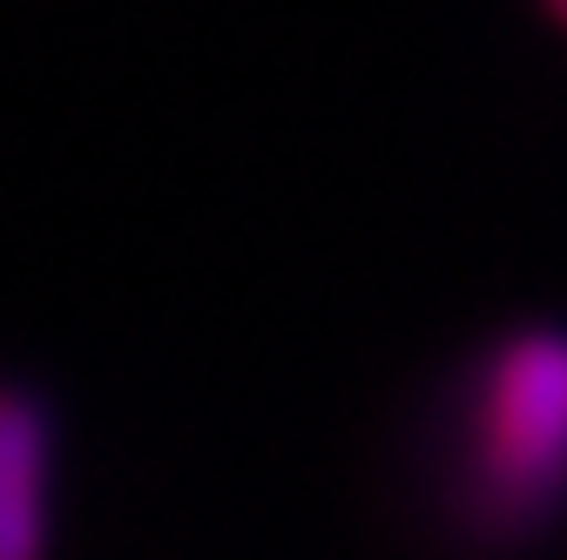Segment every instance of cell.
Wrapping results in <instances>:
<instances>
[{"instance_id":"1","label":"cell","mask_w":567,"mask_h":560,"mask_svg":"<svg viewBox=\"0 0 567 560\" xmlns=\"http://www.w3.org/2000/svg\"><path fill=\"white\" fill-rule=\"evenodd\" d=\"M419 500L453 553H520L567 514V324L520 318L446 372L419 439Z\"/></svg>"},{"instance_id":"2","label":"cell","mask_w":567,"mask_h":560,"mask_svg":"<svg viewBox=\"0 0 567 560\" xmlns=\"http://www.w3.org/2000/svg\"><path fill=\"white\" fill-rule=\"evenodd\" d=\"M61 412L34 378L0 372V560L54 553Z\"/></svg>"},{"instance_id":"3","label":"cell","mask_w":567,"mask_h":560,"mask_svg":"<svg viewBox=\"0 0 567 560\" xmlns=\"http://www.w3.org/2000/svg\"><path fill=\"white\" fill-rule=\"evenodd\" d=\"M534 8H540V14H547V21H554L560 34H567V0H534Z\"/></svg>"}]
</instances>
